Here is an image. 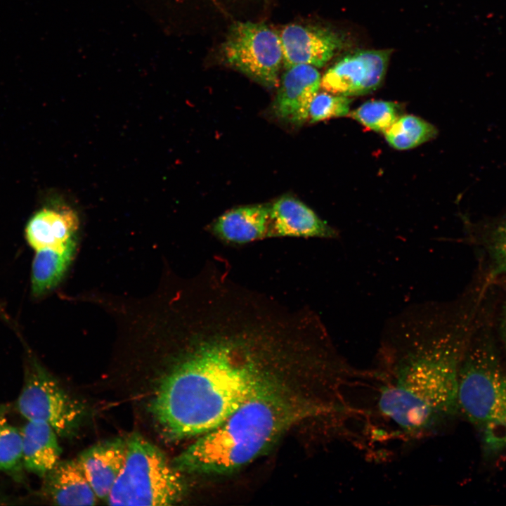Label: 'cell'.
<instances>
[{
    "label": "cell",
    "mask_w": 506,
    "mask_h": 506,
    "mask_svg": "<svg viewBox=\"0 0 506 506\" xmlns=\"http://www.w3.org/2000/svg\"><path fill=\"white\" fill-rule=\"evenodd\" d=\"M475 304H415L387 322L367 370L379 416L404 439L441 431L459 413V372L475 327Z\"/></svg>",
    "instance_id": "cell-1"
},
{
    "label": "cell",
    "mask_w": 506,
    "mask_h": 506,
    "mask_svg": "<svg viewBox=\"0 0 506 506\" xmlns=\"http://www.w3.org/2000/svg\"><path fill=\"white\" fill-rule=\"evenodd\" d=\"M267 376L221 424L201 435L172 462L181 473L225 474L264 453L295 424L326 419L342 432L351 416L330 402L297 395Z\"/></svg>",
    "instance_id": "cell-2"
},
{
    "label": "cell",
    "mask_w": 506,
    "mask_h": 506,
    "mask_svg": "<svg viewBox=\"0 0 506 506\" xmlns=\"http://www.w3.org/2000/svg\"><path fill=\"white\" fill-rule=\"evenodd\" d=\"M459 413L478 434L488 458L506 452V371L494 344L476 323L459 372Z\"/></svg>",
    "instance_id": "cell-3"
},
{
    "label": "cell",
    "mask_w": 506,
    "mask_h": 506,
    "mask_svg": "<svg viewBox=\"0 0 506 506\" xmlns=\"http://www.w3.org/2000/svg\"><path fill=\"white\" fill-rule=\"evenodd\" d=\"M120 475L106 502L111 505H171L186 493L181 472L154 444L139 434L126 440Z\"/></svg>",
    "instance_id": "cell-4"
},
{
    "label": "cell",
    "mask_w": 506,
    "mask_h": 506,
    "mask_svg": "<svg viewBox=\"0 0 506 506\" xmlns=\"http://www.w3.org/2000/svg\"><path fill=\"white\" fill-rule=\"evenodd\" d=\"M27 420L48 424L60 436L72 434L84 417V408L71 397L34 358L27 361L17 400Z\"/></svg>",
    "instance_id": "cell-5"
},
{
    "label": "cell",
    "mask_w": 506,
    "mask_h": 506,
    "mask_svg": "<svg viewBox=\"0 0 506 506\" xmlns=\"http://www.w3.org/2000/svg\"><path fill=\"white\" fill-rule=\"evenodd\" d=\"M225 61L267 87L279 84L283 51L279 34L267 25L238 22L222 46Z\"/></svg>",
    "instance_id": "cell-6"
},
{
    "label": "cell",
    "mask_w": 506,
    "mask_h": 506,
    "mask_svg": "<svg viewBox=\"0 0 506 506\" xmlns=\"http://www.w3.org/2000/svg\"><path fill=\"white\" fill-rule=\"evenodd\" d=\"M391 53L388 49L361 50L345 56L321 77L320 89L345 96L375 90L384 78Z\"/></svg>",
    "instance_id": "cell-7"
},
{
    "label": "cell",
    "mask_w": 506,
    "mask_h": 506,
    "mask_svg": "<svg viewBox=\"0 0 506 506\" xmlns=\"http://www.w3.org/2000/svg\"><path fill=\"white\" fill-rule=\"evenodd\" d=\"M285 68L306 64L320 67L342 48L341 37L323 27L290 24L279 34Z\"/></svg>",
    "instance_id": "cell-8"
},
{
    "label": "cell",
    "mask_w": 506,
    "mask_h": 506,
    "mask_svg": "<svg viewBox=\"0 0 506 506\" xmlns=\"http://www.w3.org/2000/svg\"><path fill=\"white\" fill-rule=\"evenodd\" d=\"M320 80L314 66L299 64L287 68L273 105L275 116L294 124L306 122L310 105L320 89Z\"/></svg>",
    "instance_id": "cell-9"
},
{
    "label": "cell",
    "mask_w": 506,
    "mask_h": 506,
    "mask_svg": "<svg viewBox=\"0 0 506 506\" xmlns=\"http://www.w3.org/2000/svg\"><path fill=\"white\" fill-rule=\"evenodd\" d=\"M336 239L337 230L299 200L283 196L270 205V238Z\"/></svg>",
    "instance_id": "cell-10"
},
{
    "label": "cell",
    "mask_w": 506,
    "mask_h": 506,
    "mask_svg": "<svg viewBox=\"0 0 506 506\" xmlns=\"http://www.w3.org/2000/svg\"><path fill=\"white\" fill-rule=\"evenodd\" d=\"M79 218L74 209L65 206L46 207L29 220L25 235L35 250L65 249L76 247L75 235Z\"/></svg>",
    "instance_id": "cell-11"
},
{
    "label": "cell",
    "mask_w": 506,
    "mask_h": 506,
    "mask_svg": "<svg viewBox=\"0 0 506 506\" xmlns=\"http://www.w3.org/2000/svg\"><path fill=\"white\" fill-rule=\"evenodd\" d=\"M126 440L102 441L83 451L77 460L99 500H106L123 469Z\"/></svg>",
    "instance_id": "cell-12"
},
{
    "label": "cell",
    "mask_w": 506,
    "mask_h": 506,
    "mask_svg": "<svg viewBox=\"0 0 506 506\" xmlns=\"http://www.w3.org/2000/svg\"><path fill=\"white\" fill-rule=\"evenodd\" d=\"M209 231L221 241L231 245L270 238V205L257 204L230 209L210 225Z\"/></svg>",
    "instance_id": "cell-13"
},
{
    "label": "cell",
    "mask_w": 506,
    "mask_h": 506,
    "mask_svg": "<svg viewBox=\"0 0 506 506\" xmlns=\"http://www.w3.org/2000/svg\"><path fill=\"white\" fill-rule=\"evenodd\" d=\"M41 493L58 505H93L99 500L77 459L59 460L43 477Z\"/></svg>",
    "instance_id": "cell-14"
},
{
    "label": "cell",
    "mask_w": 506,
    "mask_h": 506,
    "mask_svg": "<svg viewBox=\"0 0 506 506\" xmlns=\"http://www.w3.org/2000/svg\"><path fill=\"white\" fill-rule=\"evenodd\" d=\"M25 470L43 478L60 460L58 434L48 424L27 420L21 429Z\"/></svg>",
    "instance_id": "cell-15"
},
{
    "label": "cell",
    "mask_w": 506,
    "mask_h": 506,
    "mask_svg": "<svg viewBox=\"0 0 506 506\" xmlns=\"http://www.w3.org/2000/svg\"><path fill=\"white\" fill-rule=\"evenodd\" d=\"M75 248L35 251L32 268V291L34 295H42L60 283L72 260Z\"/></svg>",
    "instance_id": "cell-16"
},
{
    "label": "cell",
    "mask_w": 506,
    "mask_h": 506,
    "mask_svg": "<svg viewBox=\"0 0 506 506\" xmlns=\"http://www.w3.org/2000/svg\"><path fill=\"white\" fill-rule=\"evenodd\" d=\"M6 413V408L0 406V473L22 481L25 469L21 429L9 421Z\"/></svg>",
    "instance_id": "cell-17"
},
{
    "label": "cell",
    "mask_w": 506,
    "mask_h": 506,
    "mask_svg": "<svg viewBox=\"0 0 506 506\" xmlns=\"http://www.w3.org/2000/svg\"><path fill=\"white\" fill-rule=\"evenodd\" d=\"M436 128L427 121L411 115H401L384 132L389 144L403 150L417 147L436 135Z\"/></svg>",
    "instance_id": "cell-18"
},
{
    "label": "cell",
    "mask_w": 506,
    "mask_h": 506,
    "mask_svg": "<svg viewBox=\"0 0 506 506\" xmlns=\"http://www.w3.org/2000/svg\"><path fill=\"white\" fill-rule=\"evenodd\" d=\"M400 112L396 103L375 100L363 103L349 114L366 128L384 133L401 116Z\"/></svg>",
    "instance_id": "cell-19"
},
{
    "label": "cell",
    "mask_w": 506,
    "mask_h": 506,
    "mask_svg": "<svg viewBox=\"0 0 506 506\" xmlns=\"http://www.w3.org/2000/svg\"><path fill=\"white\" fill-rule=\"evenodd\" d=\"M491 277H506V216L493 224L486 238Z\"/></svg>",
    "instance_id": "cell-20"
},
{
    "label": "cell",
    "mask_w": 506,
    "mask_h": 506,
    "mask_svg": "<svg viewBox=\"0 0 506 506\" xmlns=\"http://www.w3.org/2000/svg\"><path fill=\"white\" fill-rule=\"evenodd\" d=\"M351 99L349 96L327 91L318 93L313 99L309 112L311 122L346 116L349 113Z\"/></svg>",
    "instance_id": "cell-21"
},
{
    "label": "cell",
    "mask_w": 506,
    "mask_h": 506,
    "mask_svg": "<svg viewBox=\"0 0 506 506\" xmlns=\"http://www.w3.org/2000/svg\"><path fill=\"white\" fill-rule=\"evenodd\" d=\"M503 336H504L505 343L506 344V304H505V313H504V320H503Z\"/></svg>",
    "instance_id": "cell-22"
}]
</instances>
